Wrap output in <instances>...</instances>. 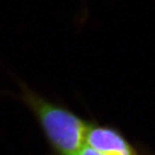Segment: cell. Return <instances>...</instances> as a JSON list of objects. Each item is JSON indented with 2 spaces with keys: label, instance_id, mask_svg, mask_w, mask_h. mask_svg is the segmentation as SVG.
Segmentation results:
<instances>
[{
  "label": "cell",
  "instance_id": "6da1fadb",
  "mask_svg": "<svg viewBox=\"0 0 155 155\" xmlns=\"http://www.w3.org/2000/svg\"><path fill=\"white\" fill-rule=\"evenodd\" d=\"M22 99L31 109L57 155H78L84 146L87 122L69 110L22 88Z\"/></svg>",
  "mask_w": 155,
  "mask_h": 155
},
{
  "label": "cell",
  "instance_id": "7a4b0ae2",
  "mask_svg": "<svg viewBox=\"0 0 155 155\" xmlns=\"http://www.w3.org/2000/svg\"><path fill=\"white\" fill-rule=\"evenodd\" d=\"M84 146L103 155H135L132 147L116 130L96 123H88Z\"/></svg>",
  "mask_w": 155,
  "mask_h": 155
},
{
  "label": "cell",
  "instance_id": "3957f363",
  "mask_svg": "<svg viewBox=\"0 0 155 155\" xmlns=\"http://www.w3.org/2000/svg\"><path fill=\"white\" fill-rule=\"evenodd\" d=\"M78 155H103V154H101V153H99L96 152V151H94V150L91 149V148L88 147L84 146V147L81 149V151L79 152Z\"/></svg>",
  "mask_w": 155,
  "mask_h": 155
}]
</instances>
